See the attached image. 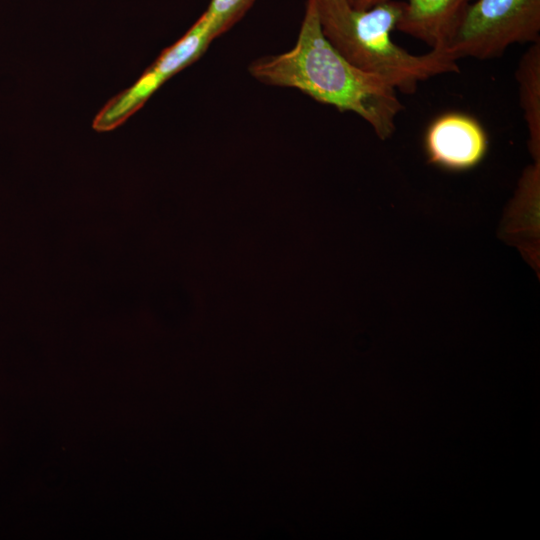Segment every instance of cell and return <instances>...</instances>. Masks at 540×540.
Returning a JSON list of instances; mask_svg holds the SVG:
<instances>
[{
    "instance_id": "8992f818",
    "label": "cell",
    "mask_w": 540,
    "mask_h": 540,
    "mask_svg": "<svg viewBox=\"0 0 540 540\" xmlns=\"http://www.w3.org/2000/svg\"><path fill=\"white\" fill-rule=\"evenodd\" d=\"M474 0H405L396 30L441 49Z\"/></svg>"
},
{
    "instance_id": "5b68a950",
    "label": "cell",
    "mask_w": 540,
    "mask_h": 540,
    "mask_svg": "<svg viewBox=\"0 0 540 540\" xmlns=\"http://www.w3.org/2000/svg\"><path fill=\"white\" fill-rule=\"evenodd\" d=\"M423 149L431 165L449 172H465L484 160L489 150V138L473 116L447 112L427 127Z\"/></svg>"
},
{
    "instance_id": "9c48e42d",
    "label": "cell",
    "mask_w": 540,
    "mask_h": 540,
    "mask_svg": "<svg viewBox=\"0 0 540 540\" xmlns=\"http://www.w3.org/2000/svg\"><path fill=\"white\" fill-rule=\"evenodd\" d=\"M348 3L355 9L363 10L371 8L386 0H347Z\"/></svg>"
},
{
    "instance_id": "6da1fadb",
    "label": "cell",
    "mask_w": 540,
    "mask_h": 540,
    "mask_svg": "<svg viewBox=\"0 0 540 540\" xmlns=\"http://www.w3.org/2000/svg\"><path fill=\"white\" fill-rule=\"evenodd\" d=\"M248 71L264 85L296 89L319 103L356 114L381 139L394 133L404 108L392 86L352 64L326 38L315 0H306L295 45L253 60Z\"/></svg>"
},
{
    "instance_id": "ba28073f",
    "label": "cell",
    "mask_w": 540,
    "mask_h": 540,
    "mask_svg": "<svg viewBox=\"0 0 540 540\" xmlns=\"http://www.w3.org/2000/svg\"><path fill=\"white\" fill-rule=\"evenodd\" d=\"M257 0H211L205 12L220 37L237 24Z\"/></svg>"
},
{
    "instance_id": "277c9868",
    "label": "cell",
    "mask_w": 540,
    "mask_h": 540,
    "mask_svg": "<svg viewBox=\"0 0 540 540\" xmlns=\"http://www.w3.org/2000/svg\"><path fill=\"white\" fill-rule=\"evenodd\" d=\"M216 38L218 37L212 20L204 11L187 32L164 49L129 88L102 107L93 120V129L106 132L122 125L142 108L164 83L196 62Z\"/></svg>"
},
{
    "instance_id": "52a82bcc",
    "label": "cell",
    "mask_w": 540,
    "mask_h": 540,
    "mask_svg": "<svg viewBox=\"0 0 540 540\" xmlns=\"http://www.w3.org/2000/svg\"><path fill=\"white\" fill-rule=\"evenodd\" d=\"M515 78L519 102L529 135V147L538 156L540 145V42L530 44L521 56Z\"/></svg>"
},
{
    "instance_id": "7a4b0ae2",
    "label": "cell",
    "mask_w": 540,
    "mask_h": 540,
    "mask_svg": "<svg viewBox=\"0 0 540 540\" xmlns=\"http://www.w3.org/2000/svg\"><path fill=\"white\" fill-rule=\"evenodd\" d=\"M315 1L323 33L331 44L352 64L377 75L397 92L413 94L420 82L459 71L457 61L440 50L416 55L393 41L404 1L386 0L363 10L353 8L347 0Z\"/></svg>"
},
{
    "instance_id": "3957f363",
    "label": "cell",
    "mask_w": 540,
    "mask_h": 540,
    "mask_svg": "<svg viewBox=\"0 0 540 540\" xmlns=\"http://www.w3.org/2000/svg\"><path fill=\"white\" fill-rule=\"evenodd\" d=\"M540 42V0H474L442 46L458 61L500 57L514 44Z\"/></svg>"
}]
</instances>
